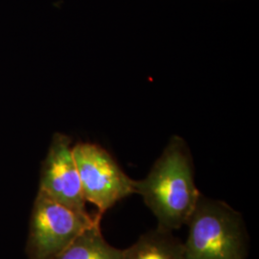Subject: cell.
I'll list each match as a JSON object with an SVG mask.
<instances>
[{
  "mask_svg": "<svg viewBox=\"0 0 259 259\" xmlns=\"http://www.w3.org/2000/svg\"><path fill=\"white\" fill-rule=\"evenodd\" d=\"M100 222L78 235L52 259H122L123 250L110 245L103 236Z\"/></svg>",
  "mask_w": 259,
  "mask_h": 259,
  "instance_id": "7",
  "label": "cell"
},
{
  "mask_svg": "<svg viewBox=\"0 0 259 259\" xmlns=\"http://www.w3.org/2000/svg\"><path fill=\"white\" fill-rule=\"evenodd\" d=\"M72 147L65 135L53 137L42 164L38 190L76 212L91 215L85 207Z\"/></svg>",
  "mask_w": 259,
  "mask_h": 259,
  "instance_id": "5",
  "label": "cell"
},
{
  "mask_svg": "<svg viewBox=\"0 0 259 259\" xmlns=\"http://www.w3.org/2000/svg\"><path fill=\"white\" fill-rule=\"evenodd\" d=\"M72 150L83 199L97 207L99 215L136 193L135 181L107 150L93 143H78Z\"/></svg>",
  "mask_w": 259,
  "mask_h": 259,
  "instance_id": "4",
  "label": "cell"
},
{
  "mask_svg": "<svg viewBox=\"0 0 259 259\" xmlns=\"http://www.w3.org/2000/svg\"><path fill=\"white\" fill-rule=\"evenodd\" d=\"M186 259H247L249 235L242 214L201 195L186 223Z\"/></svg>",
  "mask_w": 259,
  "mask_h": 259,
  "instance_id": "2",
  "label": "cell"
},
{
  "mask_svg": "<svg viewBox=\"0 0 259 259\" xmlns=\"http://www.w3.org/2000/svg\"><path fill=\"white\" fill-rule=\"evenodd\" d=\"M122 259H186L184 243L171 231L160 229L139 236L138 241L123 250Z\"/></svg>",
  "mask_w": 259,
  "mask_h": 259,
  "instance_id": "6",
  "label": "cell"
},
{
  "mask_svg": "<svg viewBox=\"0 0 259 259\" xmlns=\"http://www.w3.org/2000/svg\"><path fill=\"white\" fill-rule=\"evenodd\" d=\"M135 192L156 216L158 228L172 232L186 225L202 194L185 139L171 138L146 178L135 181Z\"/></svg>",
  "mask_w": 259,
  "mask_h": 259,
  "instance_id": "1",
  "label": "cell"
},
{
  "mask_svg": "<svg viewBox=\"0 0 259 259\" xmlns=\"http://www.w3.org/2000/svg\"><path fill=\"white\" fill-rule=\"evenodd\" d=\"M102 216L83 215L38 190L30 222L27 253L30 259H52Z\"/></svg>",
  "mask_w": 259,
  "mask_h": 259,
  "instance_id": "3",
  "label": "cell"
}]
</instances>
